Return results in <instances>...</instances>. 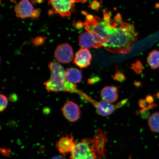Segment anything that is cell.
<instances>
[{"label": "cell", "instance_id": "4fadbf2b", "mask_svg": "<svg viewBox=\"0 0 159 159\" xmlns=\"http://www.w3.org/2000/svg\"><path fill=\"white\" fill-rule=\"evenodd\" d=\"M79 44L81 48H95L96 42L94 35L89 32L81 34L79 37Z\"/></svg>", "mask_w": 159, "mask_h": 159}, {"label": "cell", "instance_id": "5b68a950", "mask_svg": "<svg viewBox=\"0 0 159 159\" xmlns=\"http://www.w3.org/2000/svg\"><path fill=\"white\" fill-rule=\"evenodd\" d=\"M107 133L106 131L98 129L92 139L93 150L99 159L105 156V146L107 142Z\"/></svg>", "mask_w": 159, "mask_h": 159}, {"label": "cell", "instance_id": "8992f818", "mask_svg": "<svg viewBox=\"0 0 159 159\" xmlns=\"http://www.w3.org/2000/svg\"><path fill=\"white\" fill-rule=\"evenodd\" d=\"M54 55L57 61L61 63H69L74 59L72 47L67 43L59 45L56 49Z\"/></svg>", "mask_w": 159, "mask_h": 159}, {"label": "cell", "instance_id": "ffe728a7", "mask_svg": "<svg viewBox=\"0 0 159 159\" xmlns=\"http://www.w3.org/2000/svg\"><path fill=\"white\" fill-rule=\"evenodd\" d=\"M46 39L45 37H37L33 39L32 43L35 46H39L44 43Z\"/></svg>", "mask_w": 159, "mask_h": 159}, {"label": "cell", "instance_id": "d4e9b609", "mask_svg": "<svg viewBox=\"0 0 159 159\" xmlns=\"http://www.w3.org/2000/svg\"><path fill=\"white\" fill-rule=\"evenodd\" d=\"M100 80V78L99 77L96 76L91 78L88 80V83L89 84H94L95 83L98 82Z\"/></svg>", "mask_w": 159, "mask_h": 159}, {"label": "cell", "instance_id": "7402d4cb", "mask_svg": "<svg viewBox=\"0 0 159 159\" xmlns=\"http://www.w3.org/2000/svg\"><path fill=\"white\" fill-rule=\"evenodd\" d=\"M41 10L39 9H34L32 15H31V16L30 17L31 19H34L37 18L40 15L41 13Z\"/></svg>", "mask_w": 159, "mask_h": 159}, {"label": "cell", "instance_id": "3957f363", "mask_svg": "<svg viewBox=\"0 0 159 159\" xmlns=\"http://www.w3.org/2000/svg\"><path fill=\"white\" fill-rule=\"evenodd\" d=\"M70 159H99L92 146V139L86 138L75 142Z\"/></svg>", "mask_w": 159, "mask_h": 159}, {"label": "cell", "instance_id": "2e32d148", "mask_svg": "<svg viewBox=\"0 0 159 159\" xmlns=\"http://www.w3.org/2000/svg\"><path fill=\"white\" fill-rule=\"evenodd\" d=\"M148 125L152 132L159 133V112L151 115L148 120Z\"/></svg>", "mask_w": 159, "mask_h": 159}, {"label": "cell", "instance_id": "7a4b0ae2", "mask_svg": "<svg viewBox=\"0 0 159 159\" xmlns=\"http://www.w3.org/2000/svg\"><path fill=\"white\" fill-rule=\"evenodd\" d=\"M51 76L48 80L43 83L49 92L57 93L65 91L76 93L81 97L84 93L77 89L76 85L68 82L66 79L65 70L58 62H51L48 66Z\"/></svg>", "mask_w": 159, "mask_h": 159}, {"label": "cell", "instance_id": "ac0fdd59", "mask_svg": "<svg viewBox=\"0 0 159 159\" xmlns=\"http://www.w3.org/2000/svg\"><path fill=\"white\" fill-rule=\"evenodd\" d=\"M0 99H1V105H0V111L1 112L4 111L7 108L8 105V99L5 95L1 94L0 95Z\"/></svg>", "mask_w": 159, "mask_h": 159}, {"label": "cell", "instance_id": "44dd1931", "mask_svg": "<svg viewBox=\"0 0 159 159\" xmlns=\"http://www.w3.org/2000/svg\"><path fill=\"white\" fill-rule=\"evenodd\" d=\"M100 2L98 0H93L89 7L93 10H98L100 7Z\"/></svg>", "mask_w": 159, "mask_h": 159}, {"label": "cell", "instance_id": "83f0119b", "mask_svg": "<svg viewBox=\"0 0 159 159\" xmlns=\"http://www.w3.org/2000/svg\"><path fill=\"white\" fill-rule=\"evenodd\" d=\"M44 1V0H31L32 3L34 4H36L37 3H41Z\"/></svg>", "mask_w": 159, "mask_h": 159}, {"label": "cell", "instance_id": "f1b7e54d", "mask_svg": "<svg viewBox=\"0 0 159 159\" xmlns=\"http://www.w3.org/2000/svg\"><path fill=\"white\" fill-rule=\"evenodd\" d=\"M50 159H66L64 157L61 156H57L53 157Z\"/></svg>", "mask_w": 159, "mask_h": 159}, {"label": "cell", "instance_id": "5bb4252c", "mask_svg": "<svg viewBox=\"0 0 159 159\" xmlns=\"http://www.w3.org/2000/svg\"><path fill=\"white\" fill-rule=\"evenodd\" d=\"M65 75L66 79L68 82L75 85L80 83L83 77L81 71L73 67L66 70Z\"/></svg>", "mask_w": 159, "mask_h": 159}, {"label": "cell", "instance_id": "7c38bea8", "mask_svg": "<svg viewBox=\"0 0 159 159\" xmlns=\"http://www.w3.org/2000/svg\"><path fill=\"white\" fill-rule=\"evenodd\" d=\"M100 96L102 101L110 103H114L118 98V87L110 85L104 87L101 90Z\"/></svg>", "mask_w": 159, "mask_h": 159}, {"label": "cell", "instance_id": "30bf717a", "mask_svg": "<svg viewBox=\"0 0 159 159\" xmlns=\"http://www.w3.org/2000/svg\"><path fill=\"white\" fill-rule=\"evenodd\" d=\"M92 55L88 49L81 48L75 56L74 63L81 68L88 67L91 64Z\"/></svg>", "mask_w": 159, "mask_h": 159}, {"label": "cell", "instance_id": "484cf974", "mask_svg": "<svg viewBox=\"0 0 159 159\" xmlns=\"http://www.w3.org/2000/svg\"><path fill=\"white\" fill-rule=\"evenodd\" d=\"M115 21L119 25L123 23L122 17L120 14H117L115 17Z\"/></svg>", "mask_w": 159, "mask_h": 159}, {"label": "cell", "instance_id": "d6986e66", "mask_svg": "<svg viewBox=\"0 0 159 159\" xmlns=\"http://www.w3.org/2000/svg\"><path fill=\"white\" fill-rule=\"evenodd\" d=\"M114 80L118 82H122L126 79V77L124 74L121 73L119 70H116L115 74L113 77Z\"/></svg>", "mask_w": 159, "mask_h": 159}, {"label": "cell", "instance_id": "6da1fadb", "mask_svg": "<svg viewBox=\"0 0 159 159\" xmlns=\"http://www.w3.org/2000/svg\"><path fill=\"white\" fill-rule=\"evenodd\" d=\"M107 30L108 40L103 45L106 50L115 54L130 53L133 43L138 39V33L134 25L122 23L118 27L107 28Z\"/></svg>", "mask_w": 159, "mask_h": 159}, {"label": "cell", "instance_id": "cb8c5ba5", "mask_svg": "<svg viewBox=\"0 0 159 159\" xmlns=\"http://www.w3.org/2000/svg\"><path fill=\"white\" fill-rule=\"evenodd\" d=\"M73 26L78 30H80L84 27V23L81 21L75 22L73 24Z\"/></svg>", "mask_w": 159, "mask_h": 159}, {"label": "cell", "instance_id": "9a60e30c", "mask_svg": "<svg viewBox=\"0 0 159 159\" xmlns=\"http://www.w3.org/2000/svg\"><path fill=\"white\" fill-rule=\"evenodd\" d=\"M148 64L151 68L156 69L159 68V51L154 50L151 52L147 59Z\"/></svg>", "mask_w": 159, "mask_h": 159}, {"label": "cell", "instance_id": "f546056e", "mask_svg": "<svg viewBox=\"0 0 159 159\" xmlns=\"http://www.w3.org/2000/svg\"><path fill=\"white\" fill-rule=\"evenodd\" d=\"M156 96H157V97H158V98H159V93H157V94H156Z\"/></svg>", "mask_w": 159, "mask_h": 159}, {"label": "cell", "instance_id": "52a82bcc", "mask_svg": "<svg viewBox=\"0 0 159 159\" xmlns=\"http://www.w3.org/2000/svg\"><path fill=\"white\" fill-rule=\"evenodd\" d=\"M61 111L65 118L70 122H75L78 120L81 113L79 105L72 101L65 103Z\"/></svg>", "mask_w": 159, "mask_h": 159}, {"label": "cell", "instance_id": "ba28073f", "mask_svg": "<svg viewBox=\"0 0 159 159\" xmlns=\"http://www.w3.org/2000/svg\"><path fill=\"white\" fill-rule=\"evenodd\" d=\"M87 100L93 105L96 109L97 112L101 116H108L114 112L115 109L118 108L117 104L114 105L111 103L102 100L97 102L90 97H89Z\"/></svg>", "mask_w": 159, "mask_h": 159}, {"label": "cell", "instance_id": "277c9868", "mask_svg": "<svg viewBox=\"0 0 159 159\" xmlns=\"http://www.w3.org/2000/svg\"><path fill=\"white\" fill-rule=\"evenodd\" d=\"M76 0H49L48 4L52 7L54 13L63 17H70Z\"/></svg>", "mask_w": 159, "mask_h": 159}, {"label": "cell", "instance_id": "e0dca14e", "mask_svg": "<svg viewBox=\"0 0 159 159\" xmlns=\"http://www.w3.org/2000/svg\"><path fill=\"white\" fill-rule=\"evenodd\" d=\"M130 68L138 75L141 74L142 72L143 66L140 61L138 60L131 65Z\"/></svg>", "mask_w": 159, "mask_h": 159}, {"label": "cell", "instance_id": "603a6c76", "mask_svg": "<svg viewBox=\"0 0 159 159\" xmlns=\"http://www.w3.org/2000/svg\"><path fill=\"white\" fill-rule=\"evenodd\" d=\"M103 14H104L103 20L105 21L108 22H110L111 21V13L110 12H107L104 10L103 11Z\"/></svg>", "mask_w": 159, "mask_h": 159}, {"label": "cell", "instance_id": "4316f807", "mask_svg": "<svg viewBox=\"0 0 159 159\" xmlns=\"http://www.w3.org/2000/svg\"><path fill=\"white\" fill-rule=\"evenodd\" d=\"M146 100L148 104H153L154 103V98L152 95H148L146 97Z\"/></svg>", "mask_w": 159, "mask_h": 159}, {"label": "cell", "instance_id": "8fae6325", "mask_svg": "<svg viewBox=\"0 0 159 159\" xmlns=\"http://www.w3.org/2000/svg\"><path fill=\"white\" fill-rule=\"evenodd\" d=\"M75 142L71 134L63 136L57 143L56 147L60 153L65 156L72 151Z\"/></svg>", "mask_w": 159, "mask_h": 159}, {"label": "cell", "instance_id": "9c48e42d", "mask_svg": "<svg viewBox=\"0 0 159 159\" xmlns=\"http://www.w3.org/2000/svg\"><path fill=\"white\" fill-rule=\"evenodd\" d=\"M34 9L29 0H21L15 7L16 16L21 19L31 17Z\"/></svg>", "mask_w": 159, "mask_h": 159}]
</instances>
